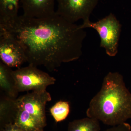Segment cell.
Here are the masks:
<instances>
[{"instance_id": "1", "label": "cell", "mask_w": 131, "mask_h": 131, "mask_svg": "<svg viewBox=\"0 0 131 131\" xmlns=\"http://www.w3.org/2000/svg\"><path fill=\"white\" fill-rule=\"evenodd\" d=\"M0 30L18 41L28 64L43 66L50 71L80 58L87 36L80 25L67 21L56 13L43 18L18 15L0 23Z\"/></svg>"}, {"instance_id": "2", "label": "cell", "mask_w": 131, "mask_h": 131, "mask_svg": "<svg viewBox=\"0 0 131 131\" xmlns=\"http://www.w3.org/2000/svg\"><path fill=\"white\" fill-rule=\"evenodd\" d=\"M86 114L112 126L131 118V93L121 74L110 72L106 75L100 90L90 101Z\"/></svg>"}, {"instance_id": "3", "label": "cell", "mask_w": 131, "mask_h": 131, "mask_svg": "<svg viewBox=\"0 0 131 131\" xmlns=\"http://www.w3.org/2000/svg\"><path fill=\"white\" fill-rule=\"evenodd\" d=\"M80 28H93L100 38V47L111 57L115 56L118 52L119 42L122 26L113 14H110L95 22L90 20L83 21Z\"/></svg>"}, {"instance_id": "4", "label": "cell", "mask_w": 131, "mask_h": 131, "mask_svg": "<svg viewBox=\"0 0 131 131\" xmlns=\"http://www.w3.org/2000/svg\"><path fill=\"white\" fill-rule=\"evenodd\" d=\"M13 75L19 92L46 90L56 81L54 78L31 64L13 71Z\"/></svg>"}, {"instance_id": "5", "label": "cell", "mask_w": 131, "mask_h": 131, "mask_svg": "<svg viewBox=\"0 0 131 131\" xmlns=\"http://www.w3.org/2000/svg\"><path fill=\"white\" fill-rule=\"evenodd\" d=\"M99 0H56L58 8L56 13L67 21L75 24L80 20L83 21L90 17Z\"/></svg>"}, {"instance_id": "6", "label": "cell", "mask_w": 131, "mask_h": 131, "mask_svg": "<svg viewBox=\"0 0 131 131\" xmlns=\"http://www.w3.org/2000/svg\"><path fill=\"white\" fill-rule=\"evenodd\" d=\"M16 100L19 107L46 126V106L47 102L51 100V96L46 90L32 91L20 96Z\"/></svg>"}, {"instance_id": "7", "label": "cell", "mask_w": 131, "mask_h": 131, "mask_svg": "<svg viewBox=\"0 0 131 131\" xmlns=\"http://www.w3.org/2000/svg\"><path fill=\"white\" fill-rule=\"evenodd\" d=\"M1 62L11 68H20L27 62L25 55L18 42L12 35L0 30Z\"/></svg>"}, {"instance_id": "8", "label": "cell", "mask_w": 131, "mask_h": 131, "mask_svg": "<svg viewBox=\"0 0 131 131\" xmlns=\"http://www.w3.org/2000/svg\"><path fill=\"white\" fill-rule=\"evenodd\" d=\"M56 0H20L24 15L31 18H43L55 14Z\"/></svg>"}, {"instance_id": "9", "label": "cell", "mask_w": 131, "mask_h": 131, "mask_svg": "<svg viewBox=\"0 0 131 131\" xmlns=\"http://www.w3.org/2000/svg\"><path fill=\"white\" fill-rule=\"evenodd\" d=\"M16 99L9 98L5 94L1 95L0 127L14 124L19 109Z\"/></svg>"}, {"instance_id": "10", "label": "cell", "mask_w": 131, "mask_h": 131, "mask_svg": "<svg viewBox=\"0 0 131 131\" xmlns=\"http://www.w3.org/2000/svg\"><path fill=\"white\" fill-rule=\"evenodd\" d=\"M12 68L0 62V88L4 94L9 98L17 99L19 92L17 89Z\"/></svg>"}, {"instance_id": "11", "label": "cell", "mask_w": 131, "mask_h": 131, "mask_svg": "<svg viewBox=\"0 0 131 131\" xmlns=\"http://www.w3.org/2000/svg\"><path fill=\"white\" fill-rule=\"evenodd\" d=\"M14 124L24 131H44L45 127L35 117L19 107Z\"/></svg>"}, {"instance_id": "12", "label": "cell", "mask_w": 131, "mask_h": 131, "mask_svg": "<svg viewBox=\"0 0 131 131\" xmlns=\"http://www.w3.org/2000/svg\"><path fill=\"white\" fill-rule=\"evenodd\" d=\"M20 0H0V23L14 19L18 15Z\"/></svg>"}, {"instance_id": "13", "label": "cell", "mask_w": 131, "mask_h": 131, "mask_svg": "<svg viewBox=\"0 0 131 131\" xmlns=\"http://www.w3.org/2000/svg\"><path fill=\"white\" fill-rule=\"evenodd\" d=\"M100 122L88 117L74 120L69 123L68 131H101Z\"/></svg>"}, {"instance_id": "14", "label": "cell", "mask_w": 131, "mask_h": 131, "mask_svg": "<svg viewBox=\"0 0 131 131\" xmlns=\"http://www.w3.org/2000/svg\"><path fill=\"white\" fill-rule=\"evenodd\" d=\"M70 111L69 102L63 101L58 102L50 109L51 114L56 122L65 119L69 115Z\"/></svg>"}, {"instance_id": "15", "label": "cell", "mask_w": 131, "mask_h": 131, "mask_svg": "<svg viewBox=\"0 0 131 131\" xmlns=\"http://www.w3.org/2000/svg\"><path fill=\"white\" fill-rule=\"evenodd\" d=\"M105 131H131V126L126 122L116 126H112Z\"/></svg>"}, {"instance_id": "16", "label": "cell", "mask_w": 131, "mask_h": 131, "mask_svg": "<svg viewBox=\"0 0 131 131\" xmlns=\"http://www.w3.org/2000/svg\"><path fill=\"white\" fill-rule=\"evenodd\" d=\"M0 131H24L14 124H10L0 127Z\"/></svg>"}]
</instances>
